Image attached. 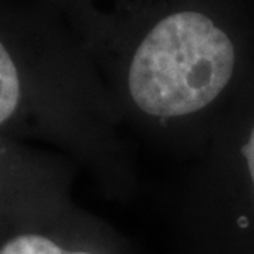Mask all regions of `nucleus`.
Segmentation results:
<instances>
[{"label": "nucleus", "instance_id": "nucleus-4", "mask_svg": "<svg viewBox=\"0 0 254 254\" xmlns=\"http://www.w3.org/2000/svg\"><path fill=\"white\" fill-rule=\"evenodd\" d=\"M0 254H136L133 243L97 215L77 207L48 223L13 231Z\"/></svg>", "mask_w": 254, "mask_h": 254}, {"label": "nucleus", "instance_id": "nucleus-1", "mask_svg": "<svg viewBox=\"0 0 254 254\" xmlns=\"http://www.w3.org/2000/svg\"><path fill=\"white\" fill-rule=\"evenodd\" d=\"M87 56L122 125L189 159L254 95V17L245 0H89Z\"/></svg>", "mask_w": 254, "mask_h": 254}, {"label": "nucleus", "instance_id": "nucleus-3", "mask_svg": "<svg viewBox=\"0 0 254 254\" xmlns=\"http://www.w3.org/2000/svg\"><path fill=\"white\" fill-rule=\"evenodd\" d=\"M75 171L66 156L0 133V241L74 212Z\"/></svg>", "mask_w": 254, "mask_h": 254}, {"label": "nucleus", "instance_id": "nucleus-2", "mask_svg": "<svg viewBox=\"0 0 254 254\" xmlns=\"http://www.w3.org/2000/svg\"><path fill=\"white\" fill-rule=\"evenodd\" d=\"M187 163L169 210L174 254H254V95Z\"/></svg>", "mask_w": 254, "mask_h": 254}]
</instances>
